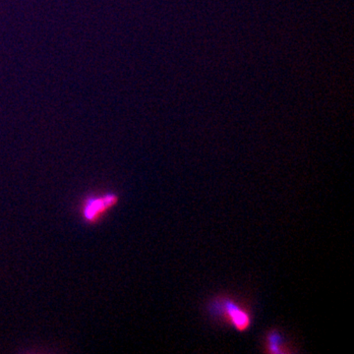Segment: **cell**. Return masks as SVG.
Segmentation results:
<instances>
[{"label":"cell","mask_w":354,"mask_h":354,"mask_svg":"<svg viewBox=\"0 0 354 354\" xmlns=\"http://www.w3.org/2000/svg\"><path fill=\"white\" fill-rule=\"evenodd\" d=\"M120 201V196L115 191L87 194L79 202V218L86 225L94 227L101 223L118 206Z\"/></svg>","instance_id":"obj_1"},{"label":"cell","mask_w":354,"mask_h":354,"mask_svg":"<svg viewBox=\"0 0 354 354\" xmlns=\"http://www.w3.org/2000/svg\"><path fill=\"white\" fill-rule=\"evenodd\" d=\"M212 316L232 326L237 332H247L252 326V316L248 310L230 298L215 299L209 305Z\"/></svg>","instance_id":"obj_2"},{"label":"cell","mask_w":354,"mask_h":354,"mask_svg":"<svg viewBox=\"0 0 354 354\" xmlns=\"http://www.w3.org/2000/svg\"><path fill=\"white\" fill-rule=\"evenodd\" d=\"M266 348L269 353H286V341L283 334L278 330H271L266 339Z\"/></svg>","instance_id":"obj_3"}]
</instances>
